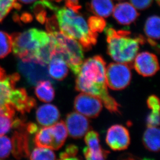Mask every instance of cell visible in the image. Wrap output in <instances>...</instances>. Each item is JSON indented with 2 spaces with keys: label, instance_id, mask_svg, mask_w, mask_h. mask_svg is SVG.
I'll use <instances>...</instances> for the list:
<instances>
[{
  "label": "cell",
  "instance_id": "cell-1",
  "mask_svg": "<svg viewBox=\"0 0 160 160\" xmlns=\"http://www.w3.org/2000/svg\"><path fill=\"white\" fill-rule=\"evenodd\" d=\"M106 62L100 56L87 59L77 74L75 89L100 98L112 113H120V105L111 97L106 82Z\"/></svg>",
  "mask_w": 160,
  "mask_h": 160
},
{
  "label": "cell",
  "instance_id": "cell-2",
  "mask_svg": "<svg viewBox=\"0 0 160 160\" xmlns=\"http://www.w3.org/2000/svg\"><path fill=\"white\" fill-rule=\"evenodd\" d=\"M59 30L64 35L75 39L84 51H89L97 44L98 34L91 32L79 12L65 6L55 12Z\"/></svg>",
  "mask_w": 160,
  "mask_h": 160
},
{
  "label": "cell",
  "instance_id": "cell-3",
  "mask_svg": "<svg viewBox=\"0 0 160 160\" xmlns=\"http://www.w3.org/2000/svg\"><path fill=\"white\" fill-rule=\"evenodd\" d=\"M107 36V53L116 62L133 65L141 45L146 42L143 36H131L129 31H117L110 26L104 29ZM131 67V66H130Z\"/></svg>",
  "mask_w": 160,
  "mask_h": 160
},
{
  "label": "cell",
  "instance_id": "cell-4",
  "mask_svg": "<svg viewBox=\"0 0 160 160\" xmlns=\"http://www.w3.org/2000/svg\"><path fill=\"white\" fill-rule=\"evenodd\" d=\"M12 48L16 56L21 59H38L39 52L51 42L47 32L33 28L11 35Z\"/></svg>",
  "mask_w": 160,
  "mask_h": 160
},
{
  "label": "cell",
  "instance_id": "cell-5",
  "mask_svg": "<svg viewBox=\"0 0 160 160\" xmlns=\"http://www.w3.org/2000/svg\"><path fill=\"white\" fill-rule=\"evenodd\" d=\"M48 33L53 39L54 49L63 58L72 71L77 75L84 58L81 45L75 39L64 35L59 29Z\"/></svg>",
  "mask_w": 160,
  "mask_h": 160
},
{
  "label": "cell",
  "instance_id": "cell-6",
  "mask_svg": "<svg viewBox=\"0 0 160 160\" xmlns=\"http://www.w3.org/2000/svg\"><path fill=\"white\" fill-rule=\"evenodd\" d=\"M68 135L65 122L60 121L52 126L46 127L36 133L35 145L38 147L58 150L65 142Z\"/></svg>",
  "mask_w": 160,
  "mask_h": 160
},
{
  "label": "cell",
  "instance_id": "cell-7",
  "mask_svg": "<svg viewBox=\"0 0 160 160\" xmlns=\"http://www.w3.org/2000/svg\"><path fill=\"white\" fill-rule=\"evenodd\" d=\"M47 65L35 59H21L18 62L17 68L30 85L36 86L44 80L53 82Z\"/></svg>",
  "mask_w": 160,
  "mask_h": 160
},
{
  "label": "cell",
  "instance_id": "cell-8",
  "mask_svg": "<svg viewBox=\"0 0 160 160\" xmlns=\"http://www.w3.org/2000/svg\"><path fill=\"white\" fill-rule=\"evenodd\" d=\"M132 79L131 67L122 63H112L106 68L107 87L113 90H121L130 85Z\"/></svg>",
  "mask_w": 160,
  "mask_h": 160
},
{
  "label": "cell",
  "instance_id": "cell-9",
  "mask_svg": "<svg viewBox=\"0 0 160 160\" xmlns=\"http://www.w3.org/2000/svg\"><path fill=\"white\" fill-rule=\"evenodd\" d=\"M74 109L77 112L88 118H96L103 108L102 102L98 98L82 92L76 97Z\"/></svg>",
  "mask_w": 160,
  "mask_h": 160
},
{
  "label": "cell",
  "instance_id": "cell-10",
  "mask_svg": "<svg viewBox=\"0 0 160 160\" xmlns=\"http://www.w3.org/2000/svg\"><path fill=\"white\" fill-rule=\"evenodd\" d=\"M65 124L68 134L75 139L82 138L91 128L89 120L78 112L68 113Z\"/></svg>",
  "mask_w": 160,
  "mask_h": 160
},
{
  "label": "cell",
  "instance_id": "cell-11",
  "mask_svg": "<svg viewBox=\"0 0 160 160\" xmlns=\"http://www.w3.org/2000/svg\"><path fill=\"white\" fill-rule=\"evenodd\" d=\"M106 142L109 147L115 151L127 149L130 144L128 130L122 125H112L107 131Z\"/></svg>",
  "mask_w": 160,
  "mask_h": 160
},
{
  "label": "cell",
  "instance_id": "cell-12",
  "mask_svg": "<svg viewBox=\"0 0 160 160\" xmlns=\"http://www.w3.org/2000/svg\"><path fill=\"white\" fill-rule=\"evenodd\" d=\"M134 67L136 72L143 77H150L159 70L158 59L157 56L149 52H142L137 54Z\"/></svg>",
  "mask_w": 160,
  "mask_h": 160
},
{
  "label": "cell",
  "instance_id": "cell-13",
  "mask_svg": "<svg viewBox=\"0 0 160 160\" xmlns=\"http://www.w3.org/2000/svg\"><path fill=\"white\" fill-rule=\"evenodd\" d=\"M85 135V142L87 146L83 150L85 158L88 160L106 159L109 151L102 148L98 133L94 131H89Z\"/></svg>",
  "mask_w": 160,
  "mask_h": 160
},
{
  "label": "cell",
  "instance_id": "cell-14",
  "mask_svg": "<svg viewBox=\"0 0 160 160\" xmlns=\"http://www.w3.org/2000/svg\"><path fill=\"white\" fill-rule=\"evenodd\" d=\"M26 124L23 122L16 127L18 131L14 132L12 141V154L16 159L27 158L30 156L29 138L27 130L25 131Z\"/></svg>",
  "mask_w": 160,
  "mask_h": 160
},
{
  "label": "cell",
  "instance_id": "cell-15",
  "mask_svg": "<svg viewBox=\"0 0 160 160\" xmlns=\"http://www.w3.org/2000/svg\"><path fill=\"white\" fill-rule=\"evenodd\" d=\"M9 103L22 114L30 112L36 105L35 99L29 97L23 88L12 89L9 95Z\"/></svg>",
  "mask_w": 160,
  "mask_h": 160
},
{
  "label": "cell",
  "instance_id": "cell-16",
  "mask_svg": "<svg viewBox=\"0 0 160 160\" xmlns=\"http://www.w3.org/2000/svg\"><path fill=\"white\" fill-rule=\"evenodd\" d=\"M112 12L116 20L122 25L131 24L139 16L134 7L128 2L117 4L113 8Z\"/></svg>",
  "mask_w": 160,
  "mask_h": 160
},
{
  "label": "cell",
  "instance_id": "cell-17",
  "mask_svg": "<svg viewBox=\"0 0 160 160\" xmlns=\"http://www.w3.org/2000/svg\"><path fill=\"white\" fill-rule=\"evenodd\" d=\"M49 74L50 77L61 81L65 78L68 73V67L63 58L52 50L49 62Z\"/></svg>",
  "mask_w": 160,
  "mask_h": 160
},
{
  "label": "cell",
  "instance_id": "cell-18",
  "mask_svg": "<svg viewBox=\"0 0 160 160\" xmlns=\"http://www.w3.org/2000/svg\"><path fill=\"white\" fill-rule=\"evenodd\" d=\"M38 122L44 127H48L56 123L60 119V112L57 107L52 104H45L36 111Z\"/></svg>",
  "mask_w": 160,
  "mask_h": 160
},
{
  "label": "cell",
  "instance_id": "cell-19",
  "mask_svg": "<svg viewBox=\"0 0 160 160\" xmlns=\"http://www.w3.org/2000/svg\"><path fill=\"white\" fill-rule=\"evenodd\" d=\"M144 32L149 44L159 51L160 46L158 42L160 39V18L158 16H152L147 19Z\"/></svg>",
  "mask_w": 160,
  "mask_h": 160
},
{
  "label": "cell",
  "instance_id": "cell-20",
  "mask_svg": "<svg viewBox=\"0 0 160 160\" xmlns=\"http://www.w3.org/2000/svg\"><path fill=\"white\" fill-rule=\"evenodd\" d=\"M19 75L15 73L6 76L3 80H0V106L9 104V98L11 91L15 88L16 83L19 81Z\"/></svg>",
  "mask_w": 160,
  "mask_h": 160
},
{
  "label": "cell",
  "instance_id": "cell-21",
  "mask_svg": "<svg viewBox=\"0 0 160 160\" xmlns=\"http://www.w3.org/2000/svg\"><path fill=\"white\" fill-rule=\"evenodd\" d=\"M160 129L158 127H148L143 134V145L149 151H160Z\"/></svg>",
  "mask_w": 160,
  "mask_h": 160
},
{
  "label": "cell",
  "instance_id": "cell-22",
  "mask_svg": "<svg viewBox=\"0 0 160 160\" xmlns=\"http://www.w3.org/2000/svg\"><path fill=\"white\" fill-rule=\"evenodd\" d=\"M89 8L95 15L106 18L112 13L114 5L112 0H91Z\"/></svg>",
  "mask_w": 160,
  "mask_h": 160
},
{
  "label": "cell",
  "instance_id": "cell-23",
  "mask_svg": "<svg viewBox=\"0 0 160 160\" xmlns=\"http://www.w3.org/2000/svg\"><path fill=\"white\" fill-rule=\"evenodd\" d=\"M55 12L59 8L49 1V0H39L32 6L31 11L35 16V18L42 24L45 23L47 19L46 9Z\"/></svg>",
  "mask_w": 160,
  "mask_h": 160
},
{
  "label": "cell",
  "instance_id": "cell-24",
  "mask_svg": "<svg viewBox=\"0 0 160 160\" xmlns=\"http://www.w3.org/2000/svg\"><path fill=\"white\" fill-rule=\"evenodd\" d=\"M35 92L36 96L41 101L48 103L53 100L55 95L52 82L44 80L36 85Z\"/></svg>",
  "mask_w": 160,
  "mask_h": 160
},
{
  "label": "cell",
  "instance_id": "cell-25",
  "mask_svg": "<svg viewBox=\"0 0 160 160\" xmlns=\"http://www.w3.org/2000/svg\"><path fill=\"white\" fill-rule=\"evenodd\" d=\"M12 38L8 33L0 31V59L5 57L12 51Z\"/></svg>",
  "mask_w": 160,
  "mask_h": 160
},
{
  "label": "cell",
  "instance_id": "cell-26",
  "mask_svg": "<svg viewBox=\"0 0 160 160\" xmlns=\"http://www.w3.org/2000/svg\"><path fill=\"white\" fill-rule=\"evenodd\" d=\"M21 7V5L17 3L16 0H0V22L13 8L19 9Z\"/></svg>",
  "mask_w": 160,
  "mask_h": 160
},
{
  "label": "cell",
  "instance_id": "cell-27",
  "mask_svg": "<svg viewBox=\"0 0 160 160\" xmlns=\"http://www.w3.org/2000/svg\"><path fill=\"white\" fill-rule=\"evenodd\" d=\"M31 160H55L56 155L53 151L48 148L39 147L35 148L31 154Z\"/></svg>",
  "mask_w": 160,
  "mask_h": 160
},
{
  "label": "cell",
  "instance_id": "cell-28",
  "mask_svg": "<svg viewBox=\"0 0 160 160\" xmlns=\"http://www.w3.org/2000/svg\"><path fill=\"white\" fill-rule=\"evenodd\" d=\"M88 27L91 31L94 33H101L106 27V22L102 17L91 16L88 20Z\"/></svg>",
  "mask_w": 160,
  "mask_h": 160
},
{
  "label": "cell",
  "instance_id": "cell-29",
  "mask_svg": "<svg viewBox=\"0 0 160 160\" xmlns=\"http://www.w3.org/2000/svg\"><path fill=\"white\" fill-rule=\"evenodd\" d=\"M12 149V141L7 136L0 135V159L8 157Z\"/></svg>",
  "mask_w": 160,
  "mask_h": 160
},
{
  "label": "cell",
  "instance_id": "cell-30",
  "mask_svg": "<svg viewBox=\"0 0 160 160\" xmlns=\"http://www.w3.org/2000/svg\"><path fill=\"white\" fill-rule=\"evenodd\" d=\"M78 149L76 146L70 145L67 147L65 151L60 154V159L61 160H78L77 155Z\"/></svg>",
  "mask_w": 160,
  "mask_h": 160
},
{
  "label": "cell",
  "instance_id": "cell-31",
  "mask_svg": "<svg viewBox=\"0 0 160 160\" xmlns=\"http://www.w3.org/2000/svg\"><path fill=\"white\" fill-rule=\"evenodd\" d=\"M148 127H158L160 124V111L152 110L147 120Z\"/></svg>",
  "mask_w": 160,
  "mask_h": 160
},
{
  "label": "cell",
  "instance_id": "cell-32",
  "mask_svg": "<svg viewBox=\"0 0 160 160\" xmlns=\"http://www.w3.org/2000/svg\"><path fill=\"white\" fill-rule=\"evenodd\" d=\"M153 0H130L131 4L138 10L147 9L152 4Z\"/></svg>",
  "mask_w": 160,
  "mask_h": 160
},
{
  "label": "cell",
  "instance_id": "cell-33",
  "mask_svg": "<svg viewBox=\"0 0 160 160\" xmlns=\"http://www.w3.org/2000/svg\"><path fill=\"white\" fill-rule=\"evenodd\" d=\"M147 105L150 109L154 111H160V100L156 95L150 96L147 99Z\"/></svg>",
  "mask_w": 160,
  "mask_h": 160
},
{
  "label": "cell",
  "instance_id": "cell-34",
  "mask_svg": "<svg viewBox=\"0 0 160 160\" xmlns=\"http://www.w3.org/2000/svg\"><path fill=\"white\" fill-rule=\"evenodd\" d=\"M65 6L75 12H79L81 8V6L79 5V0H65Z\"/></svg>",
  "mask_w": 160,
  "mask_h": 160
},
{
  "label": "cell",
  "instance_id": "cell-35",
  "mask_svg": "<svg viewBox=\"0 0 160 160\" xmlns=\"http://www.w3.org/2000/svg\"><path fill=\"white\" fill-rule=\"evenodd\" d=\"M26 129L28 133L34 134L38 131V128L36 124H34L33 123H30L26 125Z\"/></svg>",
  "mask_w": 160,
  "mask_h": 160
},
{
  "label": "cell",
  "instance_id": "cell-36",
  "mask_svg": "<svg viewBox=\"0 0 160 160\" xmlns=\"http://www.w3.org/2000/svg\"><path fill=\"white\" fill-rule=\"evenodd\" d=\"M6 76V74H5L4 70L0 67V80L4 79Z\"/></svg>",
  "mask_w": 160,
  "mask_h": 160
},
{
  "label": "cell",
  "instance_id": "cell-37",
  "mask_svg": "<svg viewBox=\"0 0 160 160\" xmlns=\"http://www.w3.org/2000/svg\"><path fill=\"white\" fill-rule=\"evenodd\" d=\"M18 1L24 4H31L35 2L36 0H18Z\"/></svg>",
  "mask_w": 160,
  "mask_h": 160
},
{
  "label": "cell",
  "instance_id": "cell-38",
  "mask_svg": "<svg viewBox=\"0 0 160 160\" xmlns=\"http://www.w3.org/2000/svg\"><path fill=\"white\" fill-rule=\"evenodd\" d=\"M116 1H124V0H116Z\"/></svg>",
  "mask_w": 160,
  "mask_h": 160
}]
</instances>
